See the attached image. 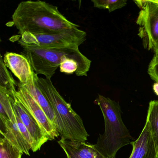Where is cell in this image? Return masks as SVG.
Wrapping results in <instances>:
<instances>
[{
	"mask_svg": "<svg viewBox=\"0 0 158 158\" xmlns=\"http://www.w3.org/2000/svg\"><path fill=\"white\" fill-rule=\"evenodd\" d=\"M0 124L1 136L7 139L23 153L30 156L29 151L31 150V147L19 130L16 123V118L12 121L8 120L4 122L0 121Z\"/></svg>",
	"mask_w": 158,
	"mask_h": 158,
	"instance_id": "12",
	"label": "cell"
},
{
	"mask_svg": "<svg viewBox=\"0 0 158 158\" xmlns=\"http://www.w3.org/2000/svg\"><path fill=\"white\" fill-rule=\"evenodd\" d=\"M20 37L19 44L43 49H61L79 48L86 40L87 34L78 28H74L52 34L26 32L20 35Z\"/></svg>",
	"mask_w": 158,
	"mask_h": 158,
	"instance_id": "5",
	"label": "cell"
},
{
	"mask_svg": "<svg viewBox=\"0 0 158 158\" xmlns=\"http://www.w3.org/2000/svg\"><path fill=\"white\" fill-rule=\"evenodd\" d=\"M157 1H158V0H157Z\"/></svg>",
	"mask_w": 158,
	"mask_h": 158,
	"instance_id": "23",
	"label": "cell"
},
{
	"mask_svg": "<svg viewBox=\"0 0 158 158\" xmlns=\"http://www.w3.org/2000/svg\"><path fill=\"white\" fill-rule=\"evenodd\" d=\"M146 119L149 123L158 152V100L150 102Z\"/></svg>",
	"mask_w": 158,
	"mask_h": 158,
	"instance_id": "15",
	"label": "cell"
},
{
	"mask_svg": "<svg viewBox=\"0 0 158 158\" xmlns=\"http://www.w3.org/2000/svg\"><path fill=\"white\" fill-rule=\"evenodd\" d=\"M95 101L103 114L105 130L94 146L105 158H116L117 152L130 144L133 138L123 122L118 102L101 95Z\"/></svg>",
	"mask_w": 158,
	"mask_h": 158,
	"instance_id": "2",
	"label": "cell"
},
{
	"mask_svg": "<svg viewBox=\"0 0 158 158\" xmlns=\"http://www.w3.org/2000/svg\"><path fill=\"white\" fill-rule=\"evenodd\" d=\"M23 153L7 139L0 138V158H22Z\"/></svg>",
	"mask_w": 158,
	"mask_h": 158,
	"instance_id": "17",
	"label": "cell"
},
{
	"mask_svg": "<svg viewBox=\"0 0 158 158\" xmlns=\"http://www.w3.org/2000/svg\"><path fill=\"white\" fill-rule=\"evenodd\" d=\"M15 114L8 90L0 87V121H12Z\"/></svg>",
	"mask_w": 158,
	"mask_h": 158,
	"instance_id": "14",
	"label": "cell"
},
{
	"mask_svg": "<svg viewBox=\"0 0 158 158\" xmlns=\"http://www.w3.org/2000/svg\"><path fill=\"white\" fill-rule=\"evenodd\" d=\"M16 90L8 91L15 113L27 128L35 142V152L38 151L45 143L50 139L35 117L20 101L15 94Z\"/></svg>",
	"mask_w": 158,
	"mask_h": 158,
	"instance_id": "7",
	"label": "cell"
},
{
	"mask_svg": "<svg viewBox=\"0 0 158 158\" xmlns=\"http://www.w3.org/2000/svg\"><path fill=\"white\" fill-rule=\"evenodd\" d=\"M15 94L20 101L35 117L43 130L47 133L50 140L60 136L56 127L49 119L43 109L33 98L28 91L20 84L17 85Z\"/></svg>",
	"mask_w": 158,
	"mask_h": 158,
	"instance_id": "8",
	"label": "cell"
},
{
	"mask_svg": "<svg viewBox=\"0 0 158 158\" xmlns=\"http://www.w3.org/2000/svg\"><path fill=\"white\" fill-rule=\"evenodd\" d=\"M24 55L28 59L36 74H42L51 79L62 62L66 58L75 60L80 65L84 76L86 77L91 61L83 54L79 48L43 49L20 44Z\"/></svg>",
	"mask_w": 158,
	"mask_h": 158,
	"instance_id": "4",
	"label": "cell"
},
{
	"mask_svg": "<svg viewBox=\"0 0 158 158\" xmlns=\"http://www.w3.org/2000/svg\"><path fill=\"white\" fill-rule=\"evenodd\" d=\"M12 18L13 24L20 35L26 32L52 34L79 27L62 14L57 6L41 1L22 2Z\"/></svg>",
	"mask_w": 158,
	"mask_h": 158,
	"instance_id": "1",
	"label": "cell"
},
{
	"mask_svg": "<svg viewBox=\"0 0 158 158\" xmlns=\"http://www.w3.org/2000/svg\"><path fill=\"white\" fill-rule=\"evenodd\" d=\"M132 153L129 158H156L158 152L149 123L146 119L145 126L136 140L130 143Z\"/></svg>",
	"mask_w": 158,
	"mask_h": 158,
	"instance_id": "9",
	"label": "cell"
},
{
	"mask_svg": "<svg viewBox=\"0 0 158 158\" xmlns=\"http://www.w3.org/2000/svg\"><path fill=\"white\" fill-rule=\"evenodd\" d=\"M19 84L26 89L28 93L33 97V98L39 104L49 119L57 128L56 118L53 108L47 97L43 94V92L41 91L35 83L34 76V77L26 84L24 85H22L20 83Z\"/></svg>",
	"mask_w": 158,
	"mask_h": 158,
	"instance_id": "13",
	"label": "cell"
},
{
	"mask_svg": "<svg viewBox=\"0 0 158 158\" xmlns=\"http://www.w3.org/2000/svg\"><path fill=\"white\" fill-rule=\"evenodd\" d=\"M94 7L100 9H107L109 12L121 9L127 5L126 0H92Z\"/></svg>",
	"mask_w": 158,
	"mask_h": 158,
	"instance_id": "18",
	"label": "cell"
},
{
	"mask_svg": "<svg viewBox=\"0 0 158 158\" xmlns=\"http://www.w3.org/2000/svg\"><path fill=\"white\" fill-rule=\"evenodd\" d=\"M34 76L35 83L53 108L57 130L61 138L86 141L89 135L85 128L82 118L73 110L71 104L61 96L53 85L51 79L39 77L35 73Z\"/></svg>",
	"mask_w": 158,
	"mask_h": 158,
	"instance_id": "3",
	"label": "cell"
},
{
	"mask_svg": "<svg viewBox=\"0 0 158 158\" xmlns=\"http://www.w3.org/2000/svg\"><path fill=\"white\" fill-rule=\"evenodd\" d=\"M140 9L136 21L139 26L138 36L144 48L153 50L158 41V2L136 1Z\"/></svg>",
	"mask_w": 158,
	"mask_h": 158,
	"instance_id": "6",
	"label": "cell"
},
{
	"mask_svg": "<svg viewBox=\"0 0 158 158\" xmlns=\"http://www.w3.org/2000/svg\"><path fill=\"white\" fill-rule=\"evenodd\" d=\"M153 51L154 52H155V54H154V55L158 57V41L157 42V43H156L155 48H154Z\"/></svg>",
	"mask_w": 158,
	"mask_h": 158,
	"instance_id": "22",
	"label": "cell"
},
{
	"mask_svg": "<svg viewBox=\"0 0 158 158\" xmlns=\"http://www.w3.org/2000/svg\"><path fill=\"white\" fill-rule=\"evenodd\" d=\"M153 89L154 93L158 96V83H156L153 85Z\"/></svg>",
	"mask_w": 158,
	"mask_h": 158,
	"instance_id": "21",
	"label": "cell"
},
{
	"mask_svg": "<svg viewBox=\"0 0 158 158\" xmlns=\"http://www.w3.org/2000/svg\"><path fill=\"white\" fill-rule=\"evenodd\" d=\"M158 158V157H157V158Z\"/></svg>",
	"mask_w": 158,
	"mask_h": 158,
	"instance_id": "24",
	"label": "cell"
},
{
	"mask_svg": "<svg viewBox=\"0 0 158 158\" xmlns=\"http://www.w3.org/2000/svg\"><path fill=\"white\" fill-rule=\"evenodd\" d=\"M3 61L7 68L19 79L22 85L27 83L34 77L33 68L25 55L13 52H7Z\"/></svg>",
	"mask_w": 158,
	"mask_h": 158,
	"instance_id": "10",
	"label": "cell"
},
{
	"mask_svg": "<svg viewBox=\"0 0 158 158\" xmlns=\"http://www.w3.org/2000/svg\"><path fill=\"white\" fill-rule=\"evenodd\" d=\"M148 73L151 78L158 83V57L154 55L150 63L148 68Z\"/></svg>",
	"mask_w": 158,
	"mask_h": 158,
	"instance_id": "20",
	"label": "cell"
},
{
	"mask_svg": "<svg viewBox=\"0 0 158 158\" xmlns=\"http://www.w3.org/2000/svg\"><path fill=\"white\" fill-rule=\"evenodd\" d=\"M60 68L61 73L68 74H72L75 73L77 76H84L80 65L73 59L71 58L64 59L60 64Z\"/></svg>",
	"mask_w": 158,
	"mask_h": 158,
	"instance_id": "19",
	"label": "cell"
},
{
	"mask_svg": "<svg viewBox=\"0 0 158 158\" xmlns=\"http://www.w3.org/2000/svg\"><path fill=\"white\" fill-rule=\"evenodd\" d=\"M67 158H105L94 146L86 141L61 138L58 141Z\"/></svg>",
	"mask_w": 158,
	"mask_h": 158,
	"instance_id": "11",
	"label": "cell"
},
{
	"mask_svg": "<svg viewBox=\"0 0 158 158\" xmlns=\"http://www.w3.org/2000/svg\"><path fill=\"white\" fill-rule=\"evenodd\" d=\"M17 85L18 84H16L11 74L5 65L1 55L0 61V87L9 91L16 89Z\"/></svg>",
	"mask_w": 158,
	"mask_h": 158,
	"instance_id": "16",
	"label": "cell"
}]
</instances>
